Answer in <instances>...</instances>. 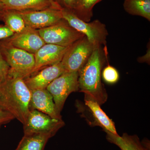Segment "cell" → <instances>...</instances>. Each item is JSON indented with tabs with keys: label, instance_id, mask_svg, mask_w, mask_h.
Segmentation results:
<instances>
[{
	"label": "cell",
	"instance_id": "1",
	"mask_svg": "<svg viewBox=\"0 0 150 150\" xmlns=\"http://www.w3.org/2000/svg\"><path fill=\"white\" fill-rule=\"evenodd\" d=\"M31 92L23 79L7 77L0 83V106L24 125L30 111Z\"/></svg>",
	"mask_w": 150,
	"mask_h": 150
},
{
	"label": "cell",
	"instance_id": "2",
	"mask_svg": "<svg viewBox=\"0 0 150 150\" xmlns=\"http://www.w3.org/2000/svg\"><path fill=\"white\" fill-rule=\"evenodd\" d=\"M103 57L100 47L96 48L88 60L79 70V91L100 105L106 102L108 95L101 81Z\"/></svg>",
	"mask_w": 150,
	"mask_h": 150
},
{
	"label": "cell",
	"instance_id": "3",
	"mask_svg": "<svg viewBox=\"0 0 150 150\" xmlns=\"http://www.w3.org/2000/svg\"><path fill=\"white\" fill-rule=\"evenodd\" d=\"M0 52L9 69L8 77L24 79L30 76L34 70V54L14 47L5 40H0Z\"/></svg>",
	"mask_w": 150,
	"mask_h": 150
},
{
	"label": "cell",
	"instance_id": "4",
	"mask_svg": "<svg viewBox=\"0 0 150 150\" xmlns=\"http://www.w3.org/2000/svg\"><path fill=\"white\" fill-rule=\"evenodd\" d=\"M62 12L63 19L74 29L84 35L95 48L106 45L108 32L105 25L98 20L90 23L83 21L71 11L62 9Z\"/></svg>",
	"mask_w": 150,
	"mask_h": 150
},
{
	"label": "cell",
	"instance_id": "5",
	"mask_svg": "<svg viewBox=\"0 0 150 150\" xmlns=\"http://www.w3.org/2000/svg\"><path fill=\"white\" fill-rule=\"evenodd\" d=\"M38 30L45 43L63 47H69L84 36L70 26L64 19L49 27Z\"/></svg>",
	"mask_w": 150,
	"mask_h": 150
},
{
	"label": "cell",
	"instance_id": "6",
	"mask_svg": "<svg viewBox=\"0 0 150 150\" xmlns=\"http://www.w3.org/2000/svg\"><path fill=\"white\" fill-rule=\"evenodd\" d=\"M95 48L85 36L76 41L68 48L61 62L65 72L79 71Z\"/></svg>",
	"mask_w": 150,
	"mask_h": 150
},
{
	"label": "cell",
	"instance_id": "7",
	"mask_svg": "<svg viewBox=\"0 0 150 150\" xmlns=\"http://www.w3.org/2000/svg\"><path fill=\"white\" fill-rule=\"evenodd\" d=\"M78 72H66L56 78L46 89L53 97L56 109L61 113L70 94L79 91Z\"/></svg>",
	"mask_w": 150,
	"mask_h": 150
},
{
	"label": "cell",
	"instance_id": "8",
	"mask_svg": "<svg viewBox=\"0 0 150 150\" xmlns=\"http://www.w3.org/2000/svg\"><path fill=\"white\" fill-rule=\"evenodd\" d=\"M23 125L24 135L49 133L54 136L65 123L62 119L54 118L38 110H32Z\"/></svg>",
	"mask_w": 150,
	"mask_h": 150
},
{
	"label": "cell",
	"instance_id": "9",
	"mask_svg": "<svg viewBox=\"0 0 150 150\" xmlns=\"http://www.w3.org/2000/svg\"><path fill=\"white\" fill-rule=\"evenodd\" d=\"M80 112L88 124L92 126H98L103 131L118 134L113 121L100 108V105L94 100L85 96V106L79 107Z\"/></svg>",
	"mask_w": 150,
	"mask_h": 150
},
{
	"label": "cell",
	"instance_id": "10",
	"mask_svg": "<svg viewBox=\"0 0 150 150\" xmlns=\"http://www.w3.org/2000/svg\"><path fill=\"white\" fill-rule=\"evenodd\" d=\"M18 12L24 20L26 26L36 30L49 27L63 19L62 10L58 9Z\"/></svg>",
	"mask_w": 150,
	"mask_h": 150
},
{
	"label": "cell",
	"instance_id": "11",
	"mask_svg": "<svg viewBox=\"0 0 150 150\" xmlns=\"http://www.w3.org/2000/svg\"><path fill=\"white\" fill-rule=\"evenodd\" d=\"M4 40L14 47L33 54H35L46 44L38 30L28 26L21 32L14 33L11 37Z\"/></svg>",
	"mask_w": 150,
	"mask_h": 150
},
{
	"label": "cell",
	"instance_id": "12",
	"mask_svg": "<svg viewBox=\"0 0 150 150\" xmlns=\"http://www.w3.org/2000/svg\"><path fill=\"white\" fill-rule=\"evenodd\" d=\"M64 73L66 72L61 62L45 67L23 80L30 91L43 89Z\"/></svg>",
	"mask_w": 150,
	"mask_h": 150
},
{
	"label": "cell",
	"instance_id": "13",
	"mask_svg": "<svg viewBox=\"0 0 150 150\" xmlns=\"http://www.w3.org/2000/svg\"><path fill=\"white\" fill-rule=\"evenodd\" d=\"M69 47L47 43L44 44L34 54L35 65L32 74L45 67L62 62Z\"/></svg>",
	"mask_w": 150,
	"mask_h": 150
},
{
	"label": "cell",
	"instance_id": "14",
	"mask_svg": "<svg viewBox=\"0 0 150 150\" xmlns=\"http://www.w3.org/2000/svg\"><path fill=\"white\" fill-rule=\"evenodd\" d=\"M30 110H36L51 117L62 119L61 113L56 109L53 97L46 89L30 91Z\"/></svg>",
	"mask_w": 150,
	"mask_h": 150
},
{
	"label": "cell",
	"instance_id": "15",
	"mask_svg": "<svg viewBox=\"0 0 150 150\" xmlns=\"http://www.w3.org/2000/svg\"><path fill=\"white\" fill-rule=\"evenodd\" d=\"M6 10L18 12L42 10L50 8L62 10L53 0H0Z\"/></svg>",
	"mask_w": 150,
	"mask_h": 150
},
{
	"label": "cell",
	"instance_id": "16",
	"mask_svg": "<svg viewBox=\"0 0 150 150\" xmlns=\"http://www.w3.org/2000/svg\"><path fill=\"white\" fill-rule=\"evenodd\" d=\"M104 131L106 133L107 141L116 145L121 150H150V142L148 140H144L141 142L136 135L132 136L124 133L122 136H120L118 134Z\"/></svg>",
	"mask_w": 150,
	"mask_h": 150
},
{
	"label": "cell",
	"instance_id": "17",
	"mask_svg": "<svg viewBox=\"0 0 150 150\" xmlns=\"http://www.w3.org/2000/svg\"><path fill=\"white\" fill-rule=\"evenodd\" d=\"M54 136L49 133L24 135L16 150H44L48 140Z\"/></svg>",
	"mask_w": 150,
	"mask_h": 150
},
{
	"label": "cell",
	"instance_id": "18",
	"mask_svg": "<svg viewBox=\"0 0 150 150\" xmlns=\"http://www.w3.org/2000/svg\"><path fill=\"white\" fill-rule=\"evenodd\" d=\"M123 8L126 12L150 21V0H125Z\"/></svg>",
	"mask_w": 150,
	"mask_h": 150
},
{
	"label": "cell",
	"instance_id": "19",
	"mask_svg": "<svg viewBox=\"0 0 150 150\" xmlns=\"http://www.w3.org/2000/svg\"><path fill=\"white\" fill-rule=\"evenodd\" d=\"M102 0H76L72 11L79 18L89 22L93 16L94 6Z\"/></svg>",
	"mask_w": 150,
	"mask_h": 150
},
{
	"label": "cell",
	"instance_id": "20",
	"mask_svg": "<svg viewBox=\"0 0 150 150\" xmlns=\"http://www.w3.org/2000/svg\"><path fill=\"white\" fill-rule=\"evenodd\" d=\"M1 20L14 33L21 32L26 27L24 20L16 11L6 10Z\"/></svg>",
	"mask_w": 150,
	"mask_h": 150
},
{
	"label": "cell",
	"instance_id": "21",
	"mask_svg": "<svg viewBox=\"0 0 150 150\" xmlns=\"http://www.w3.org/2000/svg\"><path fill=\"white\" fill-rule=\"evenodd\" d=\"M102 77L105 82L112 84L118 82L119 79V73L115 68L108 65L103 71Z\"/></svg>",
	"mask_w": 150,
	"mask_h": 150
},
{
	"label": "cell",
	"instance_id": "22",
	"mask_svg": "<svg viewBox=\"0 0 150 150\" xmlns=\"http://www.w3.org/2000/svg\"><path fill=\"white\" fill-rule=\"evenodd\" d=\"M9 67L0 52V83L8 77Z\"/></svg>",
	"mask_w": 150,
	"mask_h": 150
},
{
	"label": "cell",
	"instance_id": "23",
	"mask_svg": "<svg viewBox=\"0 0 150 150\" xmlns=\"http://www.w3.org/2000/svg\"><path fill=\"white\" fill-rule=\"evenodd\" d=\"M15 119L14 117L0 106V128L2 125L7 124Z\"/></svg>",
	"mask_w": 150,
	"mask_h": 150
},
{
	"label": "cell",
	"instance_id": "24",
	"mask_svg": "<svg viewBox=\"0 0 150 150\" xmlns=\"http://www.w3.org/2000/svg\"><path fill=\"white\" fill-rule=\"evenodd\" d=\"M62 9L72 11L76 0H53Z\"/></svg>",
	"mask_w": 150,
	"mask_h": 150
},
{
	"label": "cell",
	"instance_id": "25",
	"mask_svg": "<svg viewBox=\"0 0 150 150\" xmlns=\"http://www.w3.org/2000/svg\"><path fill=\"white\" fill-rule=\"evenodd\" d=\"M14 33L5 25L0 24V40L11 37Z\"/></svg>",
	"mask_w": 150,
	"mask_h": 150
},
{
	"label": "cell",
	"instance_id": "26",
	"mask_svg": "<svg viewBox=\"0 0 150 150\" xmlns=\"http://www.w3.org/2000/svg\"><path fill=\"white\" fill-rule=\"evenodd\" d=\"M138 61L140 62H146L148 64L150 63V49L148 50L147 53L143 56V57H140L138 59Z\"/></svg>",
	"mask_w": 150,
	"mask_h": 150
},
{
	"label": "cell",
	"instance_id": "27",
	"mask_svg": "<svg viewBox=\"0 0 150 150\" xmlns=\"http://www.w3.org/2000/svg\"><path fill=\"white\" fill-rule=\"evenodd\" d=\"M5 8L4 4L0 2V20H1V18L2 16L3 13L6 10Z\"/></svg>",
	"mask_w": 150,
	"mask_h": 150
}]
</instances>
